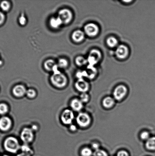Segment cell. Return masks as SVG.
Instances as JSON below:
<instances>
[{"label": "cell", "mask_w": 155, "mask_h": 156, "mask_svg": "<svg viewBox=\"0 0 155 156\" xmlns=\"http://www.w3.org/2000/svg\"><path fill=\"white\" fill-rule=\"evenodd\" d=\"M4 147L6 151L12 154H16L21 149V146L16 137H9L5 140Z\"/></svg>", "instance_id": "obj_1"}, {"label": "cell", "mask_w": 155, "mask_h": 156, "mask_svg": "<svg viewBox=\"0 0 155 156\" xmlns=\"http://www.w3.org/2000/svg\"><path fill=\"white\" fill-rule=\"evenodd\" d=\"M52 83L57 88H62L67 83V79L64 74L58 70L51 76Z\"/></svg>", "instance_id": "obj_2"}, {"label": "cell", "mask_w": 155, "mask_h": 156, "mask_svg": "<svg viewBox=\"0 0 155 156\" xmlns=\"http://www.w3.org/2000/svg\"><path fill=\"white\" fill-rule=\"evenodd\" d=\"M33 131L31 128H25L22 129L20 137L24 144H28L33 141L34 139Z\"/></svg>", "instance_id": "obj_3"}, {"label": "cell", "mask_w": 155, "mask_h": 156, "mask_svg": "<svg viewBox=\"0 0 155 156\" xmlns=\"http://www.w3.org/2000/svg\"><path fill=\"white\" fill-rule=\"evenodd\" d=\"M76 120L77 124L83 128L89 126L91 121L90 116L84 112L79 113L77 116Z\"/></svg>", "instance_id": "obj_4"}, {"label": "cell", "mask_w": 155, "mask_h": 156, "mask_svg": "<svg viewBox=\"0 0 155 156\" xmlns=\"http://www.w3.org/2000/svg\"><path fill=\"white\" fill-rule=\"evenodd\" d=\"M101 57V52L96 49L92 50L89 53L87 59L88 63L89 66H95L99 62Z\"/></svg>", "instance_id": "obj_5"}, {"label": "cell", "mask_w": 155, "mask_h": 156, "mask_svg": "<svg viewBox=\"0 0 155 156\" xmlns=\"http://www.w3.org/2000/svg\"><path fill=\"white\" fill-rule=\"evenodd\" d=\"M58 17L61 20L63 24H67L72 20L73 15L70 10L64 9L59 11Z\"/></svg>", "instance_id": "obj_6"}, {"label": "cell", "mask_w": 155, "mask_h": 156, "mask_svg": "<svg viewBox=\"0 0 155 156\" xmlns=\"http://www.w3.org/2000/svg\"><path fill=\"white\" fill-rule=\"evenodd\" d=\"M74 118L73 112L71 110L66 109L62 112L61 116V120L64 124L71 125Z\"/></svg>", "instance_id": "obj_7"}, {"label": "cell", "mask_w": 155, "mask_h": 156, "mask_svg": "<svg viewBox=\"0 0 155 156\" xmlns=\"http://www.w3.org/2000/svg\"><path fill=\"white\" fill-rule=\"evenodd\" d=\"M127 92V88L125 86L120 85L115 88L113 93V97L116 100H121L125 97Z\"/></svg>", "instance_id": "obj_8"}, {"label": "cell", "mask_w": 155, "mask_h": 156, "mask_svg": "<svg viewBox=\"0 0 155 156\" xmlns=\"http://www.w3.org/2000/svg\"><path fill=\"white\" fill-rule=\"evenodd\" d=\"M84 31L87 36L93 37L98 35L99 32V28L96 24L89 23L85 26Z\"/></svg>", "instance_id": "obj_9"}, {"label": "cell", "mask_w": 155, "mask_h": 156, "mask_svg": "<svg viewBox=\"0 0 155 156\" xmlns=\"http://www.w3.org/2000/svg\"><path fill=\"white\" fill-rule=\"evenodd\" d=\"M115 53L118 58L125 59L127 57L129 54L128 48L125 45H120L117 47Z\"/></svg>", "instance_id": "obj_10"}, {"label": "cell", "mask_w": 155, "mask_h": 156, "mask_svg": "<svg viewBox=\"0 0 155 156\" xmlns=\"http://www.w3.org/2000/svg\"><path fill=\"white\" fill-rule=\"evenodd\" d=\"M76 89L83 93H86L89 89V83L83 79H78L75 83Z\"/></svg>", "instance_id": "obj_11"}, {"label": "cell", "mask_w": 155, "mask_h": 156, "mask_svg": "<svg viewBox=\"0 0 155 156\" xmlns=\"http://www.w3.org/2000/svg\"><path fill=\"white\" fill-rule=\"evenodd\" d=\"M12 122L11 119L7 117H3L0 119V129L6 131L11 127Z\"/></svg>", "instance_id": "obj_12"}, {"label": "cell", "mask_w": 155, "mask_h": 156, "mask_svg": "<svg viewBox=\"0 0 155 156\" xmlns=\"http://www.w3.org/2000/svg\"><path fill=\"white\" fill-rule=\"evenodd\" d=\"M26 89L24 86L22 85H18L15 86L12 90L14 95L18 98H21L26 94Z\"/></svg>", "instance_id": "obj_13"}, {"label": "cell", "mask_w": 155, "mask_h": 156, "mask_svg": "<svg viewBox=\"0 0 155 156\" xmlns=\"http://www.w3.org/2000/svg\"><path fill=\"white\" fill-rule=\"evenodd\" d=\"M44 67L47 71H53L54 73L58 71L57 64L56 63L54 60L49 59L46 60L44 63Z\"/></svg>", "instance_id": "obj_14"}, {"label": "cell", "mask_w": 155, "mask_h": 156, "mask_svg": "<svg viewBox=\"0 0 155 156\" xmlns=\"http://www.w3.org/2000/svg\"><path fill=\"white\" fill-rule=\"evenodd\" d=\"M72 38L74 42H80L84 39L85 34L81 30H76L72 34Z\"/></svg>", "instance_id": "obj_15"}, {"label": "cell", "mask_w": 155, "mask_h": 156, "mask_svg": "<svg viewBox=\"0 0 155 156\" xmlns=\"http://www.w3.org/2000/svg\"><path fill=\"white\" fill-rule=\"evenodd\" d=\"M70 106L72 110L76 111H79L83 108V103L80 99H74L71 101Z\"/></svg>", "instance_id": "obj_16"}, {"label": "cell", "mask_w": 155, "mask_h": 156, "mask_svg": "<svg viewBox=\"0 0 155 156\" xmlns=\"http://www.w3.org/2000/svg\"><path fill=\"white\" fill-rule=\"evenodd\" d=\"M50 25L54 29L59 28L63 23L59 17L51 18L49 21Z\"/></svg>", "instance_id": "obj_17"}, {"label": "cell", "mask_w": 155, "mask_h": 156, "mask_svg": "<svg viewBox=\"0 0 155 156\" xmlns=\"http://www.w3.org/2000/svg\"><path fill=\"white\" fill-rule=\"evenodd\" d=\"M86 77L92 79L95 77L97 71L95 66L89 65L87 67V71H86Z\"/></svg>", "instance_id": "obj_18"}, {"label": "cell", "mask_w": 155, "mask_h": 156, "mask_svg": "<svg viewBox=\"0 0 155 156\" xmlns=\"http://www.w3.org/2000/svg\"><path fill=\"white\" fill-rule=\"evenodd\" d=\"M103 106L106 108H112L115 104V101L113 98L111 97H107L103 100Z\"/></svg>", "instance_id": "obj_19"}, {"label": "cell", "mask_w": 155, "mask_h": 156, "mask_svg": "<svg viewBox=\"0 0 155 156\" xmlns=\"http://www.w3.org/2000/svg\"><path fill=\"white\" fill-rule=\"evenodd\" d=\"M146 147L149 150H155V137H150L147 140Z\"/></svg>", "instance_id": "obj_20"}, {"label": "cell", "mask_w": 155, "mask_h": 156, "mask_svg": "<svg viewBox=\"0 0 155 156\" xmlns=\"http://www.w3.org/2000/svg\"><path fill=\"white\" fill-rule=\"evenodd\" d=\"M118 41L116 38L114 37H110L107 40V45L111 48H114L118 45Z\"/></svg>", "instance_id": "obj_21"}, {"label": "cell", "mask_w": 155, "mask_h": 156, "mask_svg": "<svg viewBox=\"0 0 155 156\" xmlns=\"http://www.w3.org/2000/svg\"><path fill=\"white\" fill-rule=\"evenodd\" d=\"M21 151H22V152L29 154L30 155H32L33 154V151L32 150L29 146L27 144H24L21 146Z\"/></svg>", "instance_id": "obj_22"}, {"label": "cell", "mask_w": 155, "mask_h": 156, "mask_svg": "<svg viewBox=\"0 0 155 156\" xmlns=\"http://www.w3.org/2000/svg\"><path fill=\"white\" fill-rule=\"evenodd\" d=\"M76 63L79 66H83L88 63L87 59L81 56H79L76 58Z\"/></svg>", "instance_id": "obj_23"}, {"label": "cell", "mask_w": 155, "mask_h": 156, "mask_svg": "<svg viewBox=\"0 0 155 156\" xmlns=\"http://www.w3.org/2000/svg\"><path fill=\"white\" fill-rule=\"evenodd\" d=\"M68 65V61L65 58H60L58 62L57 65L59 68H65L67 67Z\"/></svg>", "instance_id": "obj_24"}, {"label": "cell", "mask_w": 155, "mask_h": 156, "mask_svg": "<svg viewBox=\"0 0 155 156\" xmlns=\"http://www.w3.org/2000/svg\"><path fill=\"white\" fill-rule=\"evenodd\" d=\"M80 153L82 156H92L93 154L92 150L88 147L83 148Z\"/></svg>", "instance_id": "obj_25"}, {"label": "cell", "mask_w": 155, "mask_h": 156, "mask_svg": "<svg viewBox=\"0 0 155 156\" xmlns=\"http://www.w3.org/2000/svg\"><path fill=\"white\" fill-rule=\"evenodd\" d=\"M8 106L5 103L0 104V114H5L8 112Z\"/></svg>", "instance_id": "obj_26"}, {"label": "cell", "mask_w": 155, "mask_h": 156, "mask_svg": "<svg viewBox=\"0 0 155 156\" xmlns=\"http://www.w3.org/2000/svg\"><path fill=\"white\" fill-rule=\"evenodd\" d=\"M1 7L4 11H7L10 8V3L7 1H3L2 2L1 4Z\"/></svg>", "instance_id": "obj_27"}, {"label": "cell", "mask_w": 155, "mask_h": 156, "mask_svg": "<svg viewBox=\"0 0 155 156\" xmlns=\"http://www.w3.org/2000/svg\"><path fill=\"white\" fill-rule=\"evenodd\" d=\"M26 94L27 95V97L30 98H33L36 97V93L35 90L32 89H29L27 90L26 91Z\"/></svg>", "instance_id": "obj_28"}, {"label": "cell", "mask_w": 155, "mask_h": 156, "mask_svg": "<svg viewBox=\"0 0 155 156\" xmlns=\"http://www.w3.org/2000/svg\"><path fill=\"white\" fill-rule=\"evenodd\" d=\"M93 156H108L107 153L103 150L99 149L95 150Z\"/></svg>", "instance_id": "obj_29"}, {"label": "cell", "mask_w": 155, "mask_h": 156, "mask_svg": "<svg viewBox=\"0 0 155 156\" xmlns=\"http://www.w3.org/2000/svg\"><path fill=\"white\" fill-rule=\"evenodd\" d=\"M89 96L87 93H82L80 96V100L83 103H86L89 101Z\"/></svg>", "instance_id": "obj_30"}, {"label": "cell", "mask_w": 155, "mask_h": 156, "mask_svg": "<svg viewBox=\"0 0 155 156\" xmlns=\"http://www.w3.org/2000/svg\"><path fill=\"white\" fill-rule=\"evenodd\" d=\"M140 137L143 140H148L150 138L149 133L147 131H144L141 134Z\"/></svg>", "instance_id": "obj_31"}, {"label": "cell", "mask_w": 155, "mask_h": 156, "mask_svg": "<svg viewBox=\"0 0 155 156\" xmlns=\"http://www.w3.org/2000/svg\"><path fill=\"white\" fill-rule=\"evenodd\" d=\"M19 22L21 25H24L26 23V19L24 15H21L19 19Z\"/></svg>", "instance_id": "obj_32"}, {"label": "cell", "mask_w": 155, "mask_h": 156, "mask_svg": "<svg viewBox=\"0 0 155 156\" xmlns=\"http://www.w3.org/2000/svg\"><path fill=\"white\" fill-rule=\"evenodd\" d=\"M116 156H129V155L126 151H121L118 152Z\"/></svg>", "instance_id": "obj_33"}, {"label": "cell", "mask_w": 155, "mask_h": 156, "mask_svg": "<svg viewBox=\"0 0 155 156\" xmlns=\"http://www.w3.org/2000/svg\"><path fill=\"white\" fill-rule=\"evenodd\" d=\"M5 20V15L2 12H0V25L3 23Z\"/></svg>", "instance_id": "obj_34"}, {"label": "cell", "mask_w": 155, "mask_h": 156, "mask_svg": "<svg viewBox=\"0 0 155 156\" xmlns=\"http://www.w3.org/2000/svg\"><path fill=\"white\" fill-rule=\"evenodd\" d=\"M70 129L71 131H74L76 130L77 127L75 125L71 124L70 126Z\"/></svg>", "instance_id": "obj_35"}, {"label": "cell", "mask_w": 155, "mask_h": 156, "mask_svg": "<svg viewBox=\"0 0 155 156\" xmlns=\"http://www.w3.org/2000/svg\"><path fill=\"white\" fill-rule=\"evenodd\" d=\"M92 147H93L94 149H95V150H98L99 149V145L98 144L94 143L92 145Z\"/></svg>", "instance_id": "obj_36"}, {"label": "cell", "mask_w": 155, "mask_h": 156, "mask_svg": "<svg viewBox=\"0 0 155 156\" xmlns=\"http://www.w3.org/2000/svg\"><path fill=\"white\" fill-rule=\"evenodd\" d=\"M29 154L24 153L23 152H21V153L18 154L16 156H31Z\"/></svg>", "instance_id": "obj_37"}, {"label": "cell", "mask_w": 155, "mask_h": 156, "mask_svg": "<svg viewBox=\"0 0 155 156\" xmlns=\"http://www.w3.org/2000/svg\"><path fill=\"white\" fill-rule=\"evenodd\" d=\"M31 129L33 131H36L38 129V127L37 126H36V125H33V126H32Z\"/></svg>", "instance_id": "obj_38"}, {"label": "cell", "mask_w": 155, "mask_h": 156, "mask_svg": "<svg viewBox=\"0 0 155 156\" xmlns=\"http://www.w3.org/2000/svg\"><path fill=\"white\" fill-rule=\"evenodd\" d=\"M1 64H2V62L1 61H0V65H1Z\"/></svg>", "instance_id": "obj_39"}, {"label": "cell", "mask_w": 155, "mask_h": 156, "mask_svg": "<svg viewBox=\"0 0 155 156\" xmlns=\"http://www.w3.org/2000/svg\"><path fill=\"white\" fill-rule=\"evenodd\" d=\"M9 156V155H4V156Z\"/></svg>", "instance_id": "obj_40"}]
</instances>
